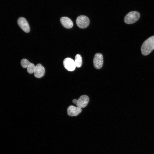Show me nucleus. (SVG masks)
Listing matches in <instances>:
<instances>
[{
  "mask_svg": "<svg viewBox=\"0 0 154 154\" xmlns=\"http://www.w3.org/2000/svg\"><path fill=\"white\" fill-rule=\"evenodd\" d=\"M63 63L64 68L68 71H73L76 68L74 61L70 58H65L64 60Z\"/></svg>",
  "mask_w": 154,
  "mask_h": 154,
  "instance_id": "obj_5",
  "label": "nucleus"
},
{
  "mask_svg": "<svg viewBox=\"0 0 154 154\" xmlns=\"http://www.w3.org/2000/svg\"><path fill=\"white\" fill-rule=\"evenodd\" d=\"M77 102V100L76 99H74L73 100L72 102L74 104H76Z\"/></svg>",
  "mask_w": 154,
  "mask_h": 154,
  "instance_id": "obj_14",
  "label": "nucleus"
},
{
  "mask_svg": "<svg viewBox=\"0 0 154 154\" xmlns=\"http://www.w3.org/2000/svg\"><path fill=\"white\" fill-rule=\"evenodd\" d=\"M34 73L35 77L38 78H41L44 75V68L41 64H38L35 66Z\"/></svg>",
  "mask_w": 154,
  "mask_h": 154,
  "instance_id": "obj_8",
  "label": "nucleus"
},
{
  "mask_svg": "<svg viewBox=\"0 0 154 154\" xmlns=\"http://www.w3.org/2000/svg\"><path fill=\"white\" fill-rule=\"evenodd\" d=\"M103 62V56L100 53H96L93 59L94 66L98 69H100L102 67Z\"/></svg>",
  "mask_w": 154,
  "mask_h": 154,
  "instance_id": "obj_4",
  "label": "nucleus"
},
{
  "mask_svg": "<svg viewBox=\"0 0 154 154\" xmlns=\"http://www.w3.org/2000/svg\"><path fill=\"white\" fill-rule=\"evenodd\" d=\"M89 101V98L86 95H82L77 100L76 104L77 107L81 108H85L88 104Z\"/></svg>",
  "mask_w": 154,
  "mask_h": 154,
  "instance_id": "obj_7",
  "label": "nucleus"
},
{
  "mask_svg": "<svg viewBox=\"0 0 154 154\" xmlns=\"http://www.w3.org/2000/svg\"><path fill=\"white\" fill-rule=\"evenodd\" d=\"M81 111V108L73 106H69L67 110L68 114L70 116H76L78 115Z\"/></svg>",
  "mask_w": 154,
  "mask_h": 154,
  "instance_id": "obj_9",
  "label": "nucleus"
},
{
  "mask_svg": "<svg viewBox=\"0 0 154 154\" xmlns=\"http://www.w3.org/2000/svg\"><path fill=\"white\" fill-rule=\"evenodd\" d=\"M140 14L139 12L133 11L128 13L125 17L124 22L127 24H131L135 23L139 19Z\"/></svg>",
  "mask_w": 154,
  "mask_h": 154,
  "instance_id": "obj_2",
  "label": "nucleus"
},
{
  "mask_svg": "<svg viewBox=\"0 0 154 154\" xmlns=\"http://www.w3.org/2000/svg\"><path fill=\"white\" fill-rule=\"evenodd\" d=\"M35 66L33 63H30L27 67V71L29 74H32L34 72Z\"/></svg>",
  "mask_w": 154,
  "mask_h": 154,
  "instance_id": "obj_12",
  "label": "nucleus"
},
{
  "mask_svg": "<svg viewBox=\"0 0 154 154\" xmlns=\"http://www.w3.org/2000/svg\"><path fill=\"white\" fill-rule=\"evenodd\" d=\"M17 23L20 27L25 32L28 33L30 32V28L29 23L25 18L19 17L17 20Z\"/></svg>",
  "mask_w": 154,
  "mask_h": 154,
  "instance_id": "obj_6",
  "label": "nucleus"
},
{
  "mask_svg": "<svg viewBox=\"0 0 154 154\" xmlns=\"http://www.w3.org/2000/svg\"><path fill=\"white\" fill-rule=\"evenodd\" d=\"M76 23L77 26L80 28L84 29L87 27L89 25L90 20L87 17L81 15L77 17Z\"/></svg>",
  "mask_w": 154,
  "mask_h": 154,
  "instance_id": "obj_3",
  "label": "nucleus"
},
{
  "mask_svg": "<svg viewBox=\"0 0 154 154\" xmlns=\"http://www.w3.org/2000/svg\"><path fill=\"white\" fill-rule=\"evenodd\" d=\"M60 21L62 26L66 28H71L73 26V23L71 20L67 17H62Z\"/></svg>",
  "mask_w": 154,
  "mask_h": 154,
  "instance_id": "obj_10",
  "label": "nucleus"
},
{
  "mask_svg": "<svg viewBox=\"0 0 154 154\" xmlns=\"http://www.w3.org/2000/svg\"><path fill=\"white\" fill-rule=\"evenodd\" d=\"M30 63L26 59H22L21 61V65L24 68H27Z\"/></svg>",
  "mask_w": 154,
  "mask_h": 154,
  "instance_id": "obj_13",
  "label": "nucleus"
},
{
  "mask_svg": "<svg viewBox=\"0 0 154 154\" xmlns=\"http://www.w3.org/2000/svg\"><path fill=\"white\" fill-rule=\"evenodd\" d=\"M74 61L76 67L80 68L82 66V60L81 55L79 54H77L75 58Z\"/></svg>",
  "mask_w": 154,
  "mask_h": 154,
  "instance_id": "obj_11",
  "label": "nucleus"
},
{
  "mask_svg": "<svg viewBox=\"0 0 154 154\" xmlns=\"http://www.w3.org/2000/svg\"><path fill=\"white\" fill-rule=\"evenodd\" d=\"M154 49V35L146 39L143 43L141 48L142 54L146 56Z\"/></svg>",
  "mask_w": 154,
  "mask_h": 154,
  "instance_id": "obj_1",
  "label": "nucleus"
}]
</instances>
